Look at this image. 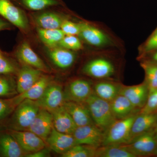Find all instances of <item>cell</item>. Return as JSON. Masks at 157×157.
Masks as SVG:
<instances>
[{
	"label": "cell",
	"mask_w": 157,
	"mask_h": 157,
	"mask_svg": "<svg viewBox=\"0 0 157 157\" xmlns=\"http://www.w3.org/2000/svg\"><path fill=\"white\" fill-rule=\"evenodd\" d=\"M95 124L105 131L116 120L113 115L110 102L99 98L93 91L86 101Z\"/></svg>",
	"instance_id": "6da1fadb"
},
{
	"label": "cell",
	"mask_w": 157,
	"mask_h": 157,
	"mask_svg": "<svg viewBox=\"0 0 157 157\" xmlns=\"http://www.w3.org/2000/svg\"><path fill=\"white\" fill-rule=\"evenodd\" d=\"M137 113L121 119H117L104 132V141L102 146L121 145L130 141L132 124Z\"/></svg>",
	"instance_id": "7a4b0ae2"
},
{
	"label": "cell",
	"mask_w": 157,
	"mask_h": 157,
	"mask_svg": "<svg viewBox=\"0 0 157 157\" xmlns=\"http://www.w3.org/2000/svg\"><path fill=\"white\" fill-rule=\"evenodd\" d=\"M40 109L36 101L29 99L23 101L12 113L9 124L10 130L28 131Z\"/></svg>",
	"instance_id": "3957f363"
},
{
	"label": "cell",
	"mask_w": 157,
	"mask_h": 157,
	"mask_svg": "<svg viewBox=\"0 0 157 157\" xmlns=\"http://www.w3.org/2000/svg\"><path fill=\"white\" fill-rule=\"evenodd\" d=\"M136 156L153 155L157 148V140L152 129L135 137L129 143L121 144Z\"/></svg>",
	"instance_id": "277c9868"
},
{
	"label": "cell",
	"mask_w": 157,
	"mask_h": 157,
	"mask_svg": "<svg viewBox=\"0 0 157 157\" xmlns=\"http://www.w3.org/2000/svg\"><path fill=\"white\" fill-rule=\"evenodd\" d=\"M105 131L94 124L77 127L73 135L76 144H84L98 148L102 146Z\"/></svg>",
	"instance_id": "5b68a950"
},
{
	"label": "cell",
	"mask_w": 157,
	"mask_h": 157,
	"mask_svg": "<svg viewBox=\"0 0 157 157\" xmlns=\"http://www.w3.org/2000/svg\"><path fill=\"white\" fill-rule=\"evenodd\" d=\"M36 102L40 108L51 113L64 104V89L60 85L52 82Z\"/></svg>",
	"instance_id": "8992f818"
},
{
	"label": "cell",
	"mask_w": 157,
	"mask_h": 157,
	"mask_svg": "<svg viewBox=\"0 0 157 157\" xmlns=\"http://www.w3.org/2000/svg\"><path fill=\"white\" fill-rule=\"evenodd\" d=\"M93 91L89 82L83 79H75L64 89L65 101L85 103Z\"/></svg>",
	"instance_id": "52a82bcc"
},
{
	"label": "cell",
	"mask_w": 157,
	"mask_h": 157,
	"mask_svg": "<svg viewBox=\"0 0 157 157\" xmlns=\"http://www.w3.org/2000/svg\"><path fill=\"white\" fill-rule=\"evenodd\" d=\"M9 132L15 138L25 155L35 152L47 146L44 140L30 131L10 130Z\"/></svg>",
	"instance_id": "ba28073f"
},
{
	"label": "cell",
	"mask_w": 157,
	"mask_h": 157,
	"mask_svg": "<svg viewBox=\"0 0 157 157\" xmlns=\"http://www.w3.org/2000/svg\"><path fill=\"white\" fill-rule=\"evenodd\" d=\"M53 128L52 113L40 108L28 131L33 132L45 142Z\"/></svg>",
	"instance_id": "9c48e42d"
},
{
	"label": "cell",
	"mask_w": 157,
	"mask_h": 157,
	"mask_svg": "<svg viewBox=\"0 0 157 157\" xmlns=\"http://www.w3.org/2000/svg\"><path fill=\"white\" fill-rule=\"evenodd\" d=\"M45 143L51 150L61 155L76 145L73 135L58 132L54 128Z\"/></svg>",
	"instance_id": "30bf717a"
},
{
	"label": "cell",
	"mask_w": 157,
	"mask_h": 157,
	"mask_svg": "<svg viewBox=\"0 0 157 157\" xmlns=\"http://www.w3.org/2000/svg\"><path fill=\"white\" fill-rule=\"evenodd\" d=\"M0 15L18 28L25 29L27 21L21 10L11 0H0Z\"/></svg>",
	"instance_id": "8fae6325"
},
{
	"label": "cell",
	"mask_w": 157,
	"mask_h": 157,
	"mask_svg": "<svg viewBox=\"0 0 157 157\" xmlns=\"http://www.w3.org/2000/svg\"><path fill=\"white\" fill-rule=\"evenodd\" d=\"M149 90L145 82L132 86H121L119 94L124 96L137 109H141L146 104Z\"/></svg>",
	"instance_id": "7c38bea8"
},
{
	"label": "cell",
	"mask_w": 157,
	"mask_h": 157,
	"mask_svg": "<svg viewBox=\"0 0 157 157\" xmlns=\"http://www.w3.org/2000/svg\"><path fill=\"white\" fill-rule=\"evenodd\" d=\"M42 71L28 65H24L18 72L16 86L18 94L26 91L42 76Z\"/></svg>",
	"instance_id": "4fadbf2b"
},
{
	"label": "cell",
	"mask_w": 157,
	"mask_h": 157,
	"mask_svg": "<svg viewBox=\"0 0 157 157\" xmlns=\"http://www.w3.org/2000/svg\"><path fill=\"white\" fill-rule=\"evenodd\" d=\"M83 72L88 76L98 78H107L114 73V68L111 62L106 59H93L84 66Z\"/></svg>",
	"instance_id": "5bb4252c"
},
{
	"label": "cell",
	"mask_w": 157,
	"mask_h": 157,
	"mask_svg": "<svg viewBox=\"0 0 157 157\" xmlns=\"http://www.w3.org/2000/svg\"><path fill=\"white\" fill-rule=\"evenodd\" d=\"M63 106L77 127L94 124L85 103L65 101Z\"/></svg>",
	"instance_id": "9a60e30c"
},
{
	"label": "cell",
	"mask_w": 157,
	"mask_h": 157,
	"mask_svg": "<svg viewBox=\"0 0 157 157\" xmlns=\"http://www.w3.org/2000/svg\"><path fill=\"white\" fill-rule=\"evenodd\" d=\"M53 128L57 131L73 135L77 126L63 105L51 113Z\"/></svg>",
	"instance_id": "2e32d148"
},
{
	"label": "cell",
	"mask_w": 157,
	"mask_h": 157,
	"mask_svg": "<svg viewBox=\"0 0 157 157\" xmlns=\"http://www.w3.org/2000/svg\"><path fill=\"white\" fill-rule=\"evenodd\" d=\"M16 56L20 61L24 64V65H28L42 72L48 71V67L27 42L21 44L16 52Z\"/></svg>",
	"instance_id": "e0dca14e"
},
{
	"label": "cell",
	"mask_w": 157,
	"mask_h": 157,
	"mask_svg": "<svg viewBox=\"0 0 157 157\" xmlns=\"http://www.w3.org/2000/svg\"><path fill=\"white\" fill-rule=\"evenodd\" d=\"M79 25V35L88 44L98 47L108 44V37L101 30L85 22L80 23Z\"/></svg>",
	"instance_id": "ac0fdd59"
},
{
	"label": "cell",
	"mask_w": 157,
	"mask_h": 157,
	"mask_svg": "<svg viewBox=\"0 0 157 157\" xmlns=\"http://www.w3.org/2000/svg\"><path fill=\"white\" fill-rule=\"evenodd\" d=\"M157 121V113H155L137 114L132 124L130 141L138 135L152 130Z\"/></svg>",
	"instance_id": "d6986e66"
},
{
	"label": "cell",
	"mask_w": 157,
	"mask_h": 157,
	"mask_svg": "<svg viewBox=\"0 0 157 157\" xmlns=\"http://www.w3.org/2000/svg\"><path fill=\"white\" fill-rule=\"evenodd\" d=\"M25 154L14 137L9 133H0V157H22Z\"/></svg>",
	"instance_id": "ffe728a7"
},
{
	"label": "cell",
	"mask_w": 157,
	"mask_h": 157,
	"mask_svg": "<svg viewBox=\"0 0 157 157\" xmlns=\"http://www.w3.org/2000/svg\"><path fill=\"white\" fill-rule=\"evenodd\" d=\"M52 82V78L50 76L42 75L39 80L29 89L14 97L17 105L26 99L34 101L38 100Z\"/></svg>",
	"instance_id": "44dd1931"
},
{
	"label": "cell",
	"mask_w": 157,
	"mask_h": 157,
	"mask_svg": "<svg viewBox=\"0 0 157 157\" xmlns=\"http://www.w3.org/2000/svg\"><path fill=\"white\" fill-rule=\"evenodd\" d=\"M111 109L116 119H121L137 113L140 109L134 107L124 96L119 94L110 102Z\"/></svg>",
	"instance_id": "7402d4cb"
},
{
	"label": "cell",
	"mask_w": 157,
	"mask_h": 157,
	"mask_svg": "<svg viewBox=\"0 0 157 157\" xmlns=\"http://www.w3.org/2000/svg\"><path fill=\"white\" fill-rule=\"evenodd\" d=\"M52 48L48 52V55L53 63L58 67L67 69L74 63L76 56L73 52L63 47Z\"/></svg>",
	"instance_id": "603a6c76"
},
{
	"label": "cell",
	"mask_w": 157,
	"mask_h": 157,
	"mask_svg": "<svg viewBox=\"0 0 157 157\" xmlns=\"http://www.w3.org/2000/svg\"><path fill=\"white\" fill-rule=\"evenodd\" d=\"M121 86L108 82H100L95 85L94 91L99 98L110 102L119 94Z\"/></svg>",
	"instance_id": "cb8c5ba5"
},
{
	"label": "cell",
	"mask_w": 157,
	"mask_h": 157,
	"mask_svg": "<svg viewBox=\"0 0 157 157\" xmlns=\"http://www.w3.org/2000/svg\"><path fill=\"white\" fill-rule=\"evenodd\" d=\"M95 157H136L122 145H104L96 148Z\"/></svg>",
	"instance_id": "d4e9b609"
},
{
	"label": "cell",
	"mask_w": 157,
	"mask_h": 157,
	"mask_svg": "<svg viewBox=\"0 0 157 157\" xmlns=\"http://www.w3.org/2000/svg\"><path fill=\"white\" fill-rule=\"evenodd\" d=\"M35 21L40 28L53 29H60L64 20L55 13L45 12L37 16Z\"/></svg>",
	"instance_id": "484cf974"
},
{
	"label": "cell",
	"mask_w": 157,
	"mask_h": 157,
	"mask_svg": "<svg viewBox=\"0 0 157 157\" xmlns=\"http://www.w3.org/2000/svg\"><path fill=\"white\" fill-rule=\"evenodd\" d=\"M37 31L41 41L51 48L58 45L60 41L66 36L61 29H45L39 28Z\"/></svg>",
	"instance_id": "4316f807"
},
{
	"label": "cell",
	"mask_w": 157,
	"mask_h": 157,
	"mask_svg": "<svg viewBox=\"0 0 157 157\" xmlns=\"http://www.w3.org/2000/svg\"><path fill=\"white\" fill-rule=\"evenodd\" d=\"M5 75H0V98H13L18 94L16 82Z\"/></svg>",
	"instance_id": "83f0119b"
},
{
	"label": "cell",
	"mask_w": 157,
	"mask_h": 157,
	"mask_svg": "<svg viewBox=\"0 0 157 157\" xmlns=\"http://www.w3.org/2000/svg\"><path fill=\"white\" fill-rule=\"evenodd\" d=\"M96 147L84 144H76L67 152L61 155L63 157H95Z\"/></svg>",
	"instance_id": "f1b7e54d"
},
{
	"label": "cell",
	"mask_w": 157,
	"mask_h": 157,
	"mask_svg": "<svg viewBox=\"0 0 157 157\" xmlns=\"http://www.w3.org/2000/svg\"><path fill=\"white\" fill-rule=\"evenodd\" d=\"M145 73V83L149 90L157 89V64L154 63H144L141 64Z\"/></svg>",
	"instance_id": "f546056e"
},
{
	"label": "cell",
	"mask_w": 157,
	"mask_h": 157,
	"mask_svg": "<svg viewBox=\"0 0 157 157\" xmlns=\"http://www.w3.org/2000/svg\"><path fill=\"white\" fill-rule=\"evenodd\" d=\"M17 105L14 97L0 98V125L13 113Z\"/></svg>",
	"instance_id": "4dcf8cb0"
},
{
	"label": "cell",
	"mask_w": 157,
	"mask_h": 157,
	"mask_svg": "<svg viewBox=\"0 0 157 157\" xmlns=\"http://www.w3.org/2000/svg\"><path fill=\"white\" fill-rule=\"evenodd\" d=\"M23 5L33 10H41L47 7L57 6V0H19Z\"/></svg>",
	"instance_id": "1f68e13d"
},
{
	"label": "cell",
	"mask_w": 157,
	"mask_h": 157,
	"mask_svg": "<svg viewBox=\"0 0 157 157\" xmlns=\"http://www.w3.org/2000/svg\"><path fill=\"white\" fill-rule=\"evenodd\" d=\"M157 111V89L149 90L144 106L139 110V113H152Z\"/></svg>",
	"instance_id": "d6a6232c"
},
{
	"label": "cell",
	"mask_w": 157,
	"mask_h": 157,
	"mask_svg": "<svg viewBox=\"0 0 157 157\" xmlns=\"http://www.w3.org/2000/svg\"><path fill=\"white\" fill-rule=\"evenodd\" d=\"M58 45L69 50H78L82 47L81 42L77 37L70 35H66L59 42Z\"/></svg>",
	"instance_id": "836d02e7"
},
{
	"label": "cell",
	"mask_w": 157,
	"mask_h": 157,
	"mask_svg": "<svg viewBox=\"0 0 157 157\" xmlns=\"http://www.w3.org/2000/svg\"><path fill=\"white\" fill-rule=\"evenodd\" d=\"M61 29L66 35L76 36L80 32L79 23L76 24L67 20H64Z\"/></svg>",
	"instance_id": "e575fe53"
},
{
	"label": "cell",
	"mask_w": 157,
	"mask_h": 157,
	"mask_svg": "<svg viewBox=\"0 0 157 157\" xmlns=\"http://www.w3.org/2000/svg\"><path fill=\"white\" fill-rule=\"evenodd\" d=\"M16 71L13 63L2 56L0 57V75H10L16 73Z\"/></svg>",
	"instance_id": "d590c367"
},
{
	"label": "cell",
	"mask_w": 157,
	"mask_h": 157,
	"mask_svg": "<svg viewBox=\"0 0 157 157\" xmlns=\"http://www.w3.org/2000/svg\"><path fill=\"white\" fill-rule=\"evenodd\" d=\"M157 49V29L147 40L144 46L145 52H150Z\"/></svg>",
	"instance_id": "8d00e7d4"
},
{
	"label": "cell",
	"mask_w": 157,
	"mask_h": 157,
	"mask_svg": "<svg viewBox=\"0 0 157 157\" xmlns=\"http://www.w3.org/2000/svg\"><path fill=\"white\" fill-rule=\"evenodd\" d=\"M51 151L50 148L45 147L42 149L39 150L38 151L32 153L27 154L25 155V157H48L51 156Z\"/></svg>",
	"instance_id": "74e56055"
},
{
	"label": "cell",
	"mask_w": 157,
	"mask_h": 157,
	"mask_svg": "<svg viewBox=\"0 0 157 157\" xmlns=\"http://www.w3.org/2000/svg\"><path fill=\"white\" fill-rule=\"evenodd\" d=\"M10 26V24L9 22L0 19V31L9 28Z\"/></svg>",
	"instance_id": "f35d334b"
},
{
	"label": "cell",
	"mask_w": 157,
	"mask_h": 157,
	"mask_svg": "<svg viewBox=\"0 0 157 157\" xmlns=\"http://www.w3.org/2000/svg\"><path fill=\"white\" fill-rule=\"evenodd\" d=\"M152 131L153 132L154 135L156 139L157 140V121L155 126L153 128Z\"/></svg>",
	"instance_id": "ab89813d"
},
{
	"label": "cell",
	"mask_w": 157,
	"mask_h": 157,
	"mask_svg": "<svg viewBox=\"0 0 157 157\" xmlns=\"http://www.w3.org/2000/svg\"><path fill=\"white\" fill-rule=\"evenodd\" d=\"M152 59L155 63H157V50L153 56Z\"/></svg>",
	"instance_id": "60d3db41"
},
{
	"label": "cell",
	"mask_w": 157,
	"mask_h": 157,
	"mask_svg": "<svg viewBox=\"0 0 157 157\" xmlns=\"http://www.w3.org/2000/svg\"><path fill=\"white\" fill-rule=\"evenodd\" d=\"M154 155H155L157 156V148L156 149L154 153Z\"/></svg>",
	"instance_id": "b9f144b4"
},
{
	"label": "cell",
	"mask_w": 157,
	"mask_h": 157,
	"mask_svg": "<svg viewBox=\"0 0 157 157\" xmlns=\"http://www.w3.org/2000/svg\"><path fill=\"white\" fill-rule=\"evenodd\" d=\"M1 56H2V55H1V53H0V57H1Z\"/></svg>",
	"instance_id": "7bdbcfd3"
},
{
	"label": "cell",
	"mask_w": 157,
	"mask_h": 157,
	"mask_svg": "<svg viewBox=\"0 0 157 157\" xmlns=\"http://www.w3.org/2000/svg\"><path fill=\"white\" fill-rule=\"evenodd\" d=\"M156 29H157V28Z\"/></svg>",
	"instance_id": "ee69618b"
}]
</instances>
